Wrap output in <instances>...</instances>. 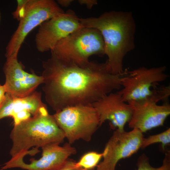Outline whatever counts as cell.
Listing matches in <instances>:
<instances>
[{
  "label": "cell",
  "instance_id": "7a4b0ae2",
  "mask_svg": "<svg viewBox=\"0 0 170 170\" xmlns=\"http://www.w3.org/2000/svg\"><path fill=\"white\" fill-rule=\"evenodd\" d=\"M83 27L96 29L104 42L105 62L112 73L121 75L124 57L134 47L136 26L131 12L110 11L98 17L79 18Z\"/></svg>",
  "mask_w": 170,
  "mask_h": 170
},
{
  "label": "cell",
  "instance_id": "6da1fadb",
  "mask_svg": "<svg viewBox=\"0 0 170 170\" xmlns=\"http://www.w3.org/2000/svg\"><path fill=\"white\" fill-rule=\"evenodd\" d=\"M43 61V90L46 100L56 112L66 107L92 105L118 90L122 74L108 70L106 62L80 65L58 58L52 53Z\"/></svg>",
  "mask_w": 170,
  "mask_h": 170
},
{
  "label": "cell",
  "instance_id": "4fadbf2b",
  "mask_svg": "<svg viewBox=\"0 0 170 170\" xmlns=\"http://www.w3.org/2000/svg\"><path fill=\"white\" fill-rule=\"evenodd\" d=\"M92 105L99 115L100 126L109 121L112 127L124 130L132 115L130 106L123 100L119 90L104 96Z\"/></svg>",
  "mask_w": 170,
  "mask_h": 170
},
{
  "label": "cell",
  "instance_id": "8992f818",
  "mask_svg": "<svg viewBox=\"0 0 170 170\" xmlns=\"http://www.w3.org/2000/svg\"><path fill=\"white\" fill-rule=\"evenodd\" d=\"M64 11L53 0H28L19 25L5 49L6 58L18 54L28 34L37 26Z\"/></svg>",
  "mask_w": 170,
  "mask_h": 170
},
{
  "label": "cell",
  "instance_id": "9a60e30c",
  "mask_svg": "<svg viewBox=\"0 0 170 170\" xmlns=\"http://www.w3.org/2000/svg\"><path fill=\"white\" fill-rule=\"evenodd\" d=\"M136 165L137 170H170V152H166L162 164L160 167H155L150 164L148 157L143 154L138 158Z\"/></svg>",
  "mask_w": 170,
  "mask_h": 170
},
{
  "label": "cell",
  "instance_id": "603a6c76",
  "mask_svg": "<svg viewBox=\"0 0 170 170\" xmlns=\"http://www.w3.org/2000/svg\"><path fill=\"white\" fill-rule=\"evenodd\" d=\"M0 19H1V13L0 12Z\"/></svg>",
  "mask_w": 170,
  "mask_h": 170
},
{
  "label": "cell",
  "instance_id": "5bb4252c",
  "mask_svg": "<svg viewBox=\"0 0 170 170\" xmlns=\"http://www.w3.org/2000/svg\"><path fill=\"white\" fill-rule=\"evenodd\" d=\"M47 109L42 101L41 93L34 91L23 97H13L6 93L5 100L0 107V119L12 117L15 125Z\"/></svg>",
  "mask_w": 170,
  "mask_h": 170
},
{
  "label": "cell",
  "instance_id": "d6986e66",
  "mask_svg": "<svg viewBox=\"0 0 170 170\" xmlns=\"http://www.w3.org/2000/svg\"><path fill=\"white\" fill-rule=\"evenodd\" d=\"M76 162L72 160L68 159L65 163L57 170H94V169L88 170L77 166Z\"/></svg>",
  "mask_w": 170,
  "mask_h": 170
},
{
  "label": "cell",
  "instance_id": "7402d4cb",
  "mask_svg": "<svg viewBox=\"0 0 170 170\" xmlns=\"http://www.w3.org/2000/svg\"><path fill=\"white\" fill-rule=\"evenodd\" d=\"M73 0H58L57 3L63 7H67L73 2Z\"/></svg>",
  "mask_w": 170,
  "mask_h": 170
},
{
  "label": "cell",
  "instance_id": "277c9868",
  "mask_svg": "<svg viewBox=\"0 0 170 170\" xmlns=\"http://www.w3.org/2000/svg\"><path fill=\"white\" fill-rule=\"evenodd\" d=\"M61 60L83 65L94 55H105L102 36L98 30L83 27L62 39L51 50Z\"/></svg>",
  "mask_w": 170,
  "mask_h": 170
},
{
  "label": "cell",
  "instance_id": "2e32d148",
  "mask_svg": "<svg viewBox=\"0 0 170 170\" xmlns=\"http://www.w3.org/2000/svg\"><path fill=\"white\" fill-rule=\"evenodd\" d=\"M103 153H99L94 151L87 152L76 162V165L88 170L94 169L97 166L101 159L103 157Z\"/></svg>",
  "mask_w": 170,
  "mask_h": 170
},
{
  "label": "cell",
  "instance_id": "9c48e42d",
  "mask_svg": "<svg viewBox=\"0 0 170 170\" xmlns=\"http://www.w3.org/2000/svg\"><path fill=\"white\" fill-rule=\"evenodd\" d=\"M35 37L39 52L51 51L61 40L83 27L75 12L69 9L42 23Z\"/></svg>",
  "mask_w": 170,
  "mask_h": 170
},
{
  "label": "cell",
  "instance_id": "7c38bea8",
  "mask_svg": "<svg viewBox=\"0 0 170 170\" xmlns=\"http://www.w3.org/2000/svg\"><path fill=\"white\" fill-rule=\"evenodd\" d=\"M18 54L6 58L3 70L5 76L6 93L13 97H23L35 91L43 83L42 76L25 71L18 60Z\"/></svg>",
  "mask_w": 170,
  "mask_h": 170
},
{
  "label": "cell",
  "instance_id": "ac0fdd59",
  "mask_svg": "<svg viewBox=\"0 0 170 170\" xmlns=\"http://www.w3.org/2000/svg\"><path fill=\"white\" fill-rule=\"evenodd\" d=\"M28 0H17V5L16 8L15 10L12 12V14L14 19L19 21Z\"/></svg>",
  "mask_w": 170,
  "mask_h": 170
},
{
  "label": "cell",
  "instance_id": "5b68a950",
  "mask_svg": "<svg viewBox=\"0 0 170 170\" xmlns=\"http://www.w3.org/2000/svg\"><path fill=\"white\" fill-rule=\"evenodd\" d=\"M53 116L71 144L80 139L90 141L100 126L99 115L92 105L68 107Z\"/></svg>",
  "mask_w": 170,
  "mask_h": 170
},
{
  "label": "cell",
  "instance_id": "3957f363",
  "mask_svg": "<svg viewBox=\"0 0 170 170\" xmlns=\"http://www.w3.org/2000/svg\"><path fill=\"white\" fill-rule=\"evenodd\" d=\"M10 137L12 142L10 151L11 157L28 152L33 147L37 149L50 144H60L65 138L47 109L14 125Z\"/></svg>",
  "mask_w": 170,
  "mask_h": 170
},
{
  "label": "cell",
  "instance_id": "e0dca14e",
  "mask_svg": "<svg viewBox=\"0 0 170 170\" xmlns=\"http://www.w3.org/2000/svg\"><path fill=\"white\" fill-rule=\"evenodd\" d=\"M160 143H162V147L164 150L166 146L170 143V128L159 134L149 136L144 138L141 148H144L153 144Z\"/></svg>",
  "mask_w": 170,
  "mask_h": 170
},
{
  "label": "cell",
  "instance_id": "8fae6325",
  "mask_svg": "<svg viewBox=\"0 0 170 170\" xmlns=\"http://www.w3.org/2000/svg\"><path fill=\"white\" fill-rule=\"evenodd\" d=\"M57 143L46 145L41 148L42 156L38 160L31 159L27 164L23 161L26 156L21 154L13 157L3 165L0 170L18 167L26 170H57L61 167L69 157L76 153V148L68 143L60 146Z\"/></svg>",
  "mask_w": 170,
  "mask_h": 170
},
{
  "label": "cell",
  "instance_id": "ba28073f",
  "mask_svg": "<svg viewBox=\"0 0 170 170\" xmlns=\"http://www.w3.org/2000/svg\"><path fill=\"white\" fill-rule=\"evenodd\" d=\"M167 100L165 93L158 88L150 97L128 102L132 112L128 123L129 127L137 129L143 133L163 126L170 114V105L168 102L159 105L158 102L161 100L166 102Z\"/></svg>",
  "mask_w": 170,
  "mask_h": 170
},
{
  "label": "cell",
  "instance_id": "52a82bcc",
  "mask_svg": "<svg viewBox=\"0 0 170 170\" xmlns=\"http://www.w3.org/2000/svg\"><path fill=\"white\" fill-rule=\"evenodd\" d=\"M166 70L164 66L149 68L142 67L131 71L124 70L121 80L122 88L119 90L123 100L128 103L152 96L159 83L168 77Z\"/></svg>",
  "mask_w": 170,
  "mask_h": 170
},
{
  "label": "cell",
  "instance_id": "ffe728a7",
  "mask_svg": "<svg viewBox=\"0 0 170 170\" xmlns=\"http://www.w3.org/2000/svg\"><path fill=\"white\" fill-rule=\"evenodd\" d=\"M78 2L80 5H85L89 9L98 4L97 1L96 0H79Z\"/></svg>",
  "mask_w": 170,
  "mask_h": 170
},
{
  "label": "cell",
  "instance_id": "44dd1931",
  "mask_svg": "<svg viewBox=\"0 0 170 170\" xmlns=\"http://www.w3.org/2000/svg\"><path fill=\"white\" fill-rule=\"evenodd\" d=\"M6 93L4 85L0 84V107L5 100Z\"/></svg>",
  "mask_w": 170,
  "mask_h": 170
},
{
  "label": "cell",
  "instance_id": "30bf717a",
  "mask_svg": "<svg viewBox=\"0 0 170 170\" xmlns=\"http://www.w3.org/2000/svg\"><path fill=\"white\" fill-rule=\"evenodd\" d=\"M144 138L143 133L136 129L129 132L116 129L105 145L103 160L96 170H115L120 160L130 156L141 148Z\"/></svg>",
  "mask_w": 170,
  "mask_h": 170
}]
</instances>
